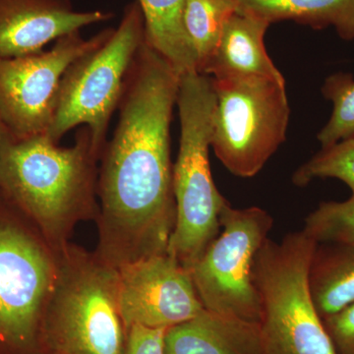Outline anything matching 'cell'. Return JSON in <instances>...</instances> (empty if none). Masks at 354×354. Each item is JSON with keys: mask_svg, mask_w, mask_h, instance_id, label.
<instances>
[{"mask_svg": "<svg viewBox=\"0 0 354 354\" xmlns=\"http://www.w3.org/2000/svg\"><path fill=\"white\" fill-rule=\"evenodd\" d=\"M180 76L146 41L128 72L97 180L95 253L116 269L167 253L176 218L171 123Z\"/></svg>", "mask_w": 354, "mask_h": 354, "instance_id": "1", "label": "cell"}, {"mask_svg": "<svg viewBox=\"0 0 354 354\" xmlns=\"http://www.w3.org/2000/svg\"><path fill=\"white\" fill-rule=\"evenodd\" d=\"M100 160L87 127L78 130L71 147H58L46 134L13 139L6 130L0 193L60 250L80 221H97Z\"/></svg>", "mask_w": 354, "mask_h": 354, "instance_id": "2", "label": "cell"}, {"mask_svg": "<svg viewBox=\"0 0 354 354\" xmlns=\"http://www.w3.org/2000/svg\"><path fill=\"white\" fill-rule=\"evenodd\" d=\"M176 106L180 118L178 156L172 171L176 218L167 253L190 270L221 232L227 200L209 167L216 93L211 76L183 74Z\"/></svg>", "mask_w": 354, "mask_h": 354, "instance_id": "3", "label": "cell"}, {"mask_svg": "<svg viewBox=\"0 0 354 354\" xmlns=\"http://www.w3.org/2000/svg\"><path fill=\"white\" fill-rule=\"evenodd\" d=\"M118 270L94 253L67 244L46 307V354H123L127 330L118 302Z\"/></svg>", "mask_w": 354, "mask_h": 354, "instance_id": "4", "label": "cell"}, {"mask_svg": "<svg viewBox=\"0 0 354 354\" xmlns=\"http://www.w3.org/2000/svg\"><path fill=\"white\" fill-rule=\"evenodd\" d=\"M318 243L304 230L268 237L253 266L264 354H337L312 299L309 269Z\"/></svg>", "mask_w": 354, "mask_h": 354, "instance_id": "5", "label": "cell"}, {"mask_svg": "<svg viewBox=\"0 0 354 354\" xmlns=\"http://www.w3.org/2000/svg\"><path fill=\"white\" fill-rule=\"evenodd\" d=\"M58 270V250L0 198V354H46L43 325Z\"/></svg>", "mask_w": 354, "mask_h": 354, "instance_id": "6", "label": "cell"}, {"mask_svg": "<svg viewBox=\"0 0 354 354\" xmlns=\"http://www.w3.org/2000/svg\"><path fill=\"white\" fill-rule=\"evenodd\" d=\"M145 41L139 2L124 8L116 29L99 46L74 60L60 81L53 121L46 135L58 144L69 130L87 127L100 157L109 122L118 109L133 60Z\"/></svg>", "mask_w": 354, "mask_h": 354, "instance_id": "7", "label": "cell"}, {"mask_svg": "<svg viewBox=\"0 0 354 354\" xmlns=\"http://www.w3.org/2000/svg\"><path fill=\"white\" fill-rule=\"evenodd\" d=\"M212 79L211 147L230 174L250 178L286 141L290 115L286 83L262 77Z\"/></svg>", "mask_w": 354, "mask_h": 354, "instance_id": "8", "label": "cell"}, {"mask_svg": "<svg viewBox=\"0 0 354 354\" xmlns=\"http://www.w3.org/2000/svg\"><path fill=\"white\" fill-rule=\"evenodd\" d=\"M220 223L221 232L189 270L198 297L208 311L259 325L262 308L253 266L274 218L259 207L235 209L227 201Z\"/></svg>", "mask_w": 354, "mask_h": 354, "instance_id": "9", "label": "cell"}, {"mask_svg": "<svg viewBox=\"0 0 354 354\" xmlns=\"http://www.w3.org/2000/svg\"><path fill=\"white\" fill-rule=\"evenodd\" d=\"M113 30H102L88 39L80 31L74 32L38 55L0 57V120L11 138L46 134L67 67L102 43Z\"/></svg>", "mask_w": 354, "mask_h": 354, "instance_id": "10", "label": "cell"}, {"mask_svg": "<svg viewBox=\"0 0 354 354\" xmlns=\"http://www.w3.org/2000/svg\"><path fill=\"white\" fill-rule=\"evenodd\" d=\"M118 270V302L127 330L135 325L167 330L205 309L189 270L167 253Z\"/></svg>", "mask_w": 354, "mask_h": 354, "instance_id": "11", "label": "cell"}, {"mask_svg": "<svg viewBox=\"0 0 354 354\" xmlns=\"http://www.w3.org/2000/svg\"><path fill=\"white\" fill-rule=\"evenodd\" d=\"M113 17L76 11L71 0H0V57L38 55L51 41Z\"/></svg>", "mask_w": 354, "mask_h": 354, "instance_id": "12", "label": "cell"}, {"mask_svg": "<svg viewBox=\"0 0 354 354\" xmlns=\"http://www.w3.org/2000/svg\"><path fill=\"white\" fill-rule=\"evenodd\" d=\"M270 23L235 11L225 23L205 75L214 79L262 77L286 83L266 50L264 38Z\"/></svg>", "mask_w": 354, "mask_h": 354, "instance_id": "13", "label": "cell"}, {"mask_svg": "<svg viewBox=\"0 0 354 354\" xmlns=\"http://www.w3.org/2000/svg\"><path fill=\"white\" fill-rule=\"evenodd\" d=\"M164 354H264L260 327L204 309L165 330Z\"/></svg>", "mask_w": 354, "mask_h": 354, "instance_id": "14", "label": "cell"}, {"mask_svg": "<svg viewBox=\"0 0 354 354\" xmlns=\"http://www.w3.org/2000/svg\"><path fill=\"white\" fill-rule=\"evenodd\" d=\"M236 10L268 23L290 20L313 29L334 27L342 39H354V0H232Z\"/></svg>", "mask_w": 354, "mask_h": 354, "instance_id": "15", "label": "cell"}, {"mask_svg": "<svg viewBox=\"0 0 354 354\" xmlns=\"http://www.w3.org/2000/svg\"><path fill=\"white\" fill-rule=\"evenodd\" d=\"M309 288L325 319L354 301V243H318L309 269Z\"/></svg>", "mask_w": 354, "mask_h": 354, "instance_id": "16", "label": "cell"}, {"mask_svg": "<svg viewBox=\"0 0 354 354\" xmlns=\"http://www.w3.org/2000/svg\"><path fill=\"white\" fill-rule=\"evenodd\" d=\"M145 23V41L180 75L197 72L196 59L186 36V0H137Z\"/></svg>", "mask_w": 354, "mask_h": 354, "instance_id": "17", "label": "cell"}, {"mask_svg": "<svg viewBox=\"0 0 354 354\" xmlns=\"http://www.w3.org/2000/svg\"><path fill=\"white\" fill-rule=\"evenodd\" d=\"M235 11L232 0H186L183 26L196 59L198 73H204L223 27Z\"/></svg>", "mask_w": 354, "mask_h": 354, "instance_id": "18", "label": "cell"}, {"mask_svg": "<svg viewBox=\"0 0 354 354\" xmlns=\"http://www.w3.org/2000/svg\"><path fill=\"white\" fill-rule=\"evenodd\" d=\"M322 94L333 104L329 121L317 135L322 148L354 137V78L351 74H333L326 79Z\"/></svg>", "mask_w": 354, "mask_h": 354, "instance_id": "19", "label": "cell"}, {"mask_svg": "<svg viewBox=\"0 0 354 354\" xmlns=\"http://www.w3.org/2000/svg\"><path fill=\"white\" fill-rule=\"evenodd\" d=\"M317 178H335L354 193V137L321 149L314 157L298 167L292 183L304 187Z\"/></svg>", "mask_w": 354, "mask_h": 354, "instance_id": "20", "label": "cell"}, {"mask_svg": "<svg viewBox=\"0 0 354 354\" xmlns=\"http://www.w3.org/2000/svg\"><path fill=\"white\" fill-rule=\"evenodd\" d=\"M302 230L317 243H354V193L346 201L321 203Z\"/></svg>", "mask_w": 354, "mask_h": 354, "instance_id": "21", "label": "cell"}, {"mask_svg": "<svg viewBox=\"0 0 354 354\" xmlns=\"http://www.w3.org/2000/svg\"><path fill=\"white\" fill-rule=\"evenodd\" d=\"M323 323L337 354H354V301Z\"/></svg>", "mask_w": 354, "mask_h": 354, "instance_id": "22", "label": "cell"}, {"mask_svg": "<svg viewBox=\"0 0 354 354\" xmlns=\"http://www.w3.org/2000/svg\"><path fill=\"white\" fill-rule=\"evenodd\" d=\"M165 330L132 326L127 330L123 354H164Z\"/></svg>", "mask_w": 354, "mask_h": 354, "instance_id": "23", "label": "cell"}, {"mask_svg": "<svg viewBox=\"0 0 354 354\" xmlns=\"http://www.w3.org/2000/svg\"><path fill=\"white\" fill-rule=\"evenodd\" d=\"M4 131H6V128H4L3 124H2L1 120H0V138H1Z\"/></svg>", "mask_w": 354, "mask_h": 354, "instance_id": "24", "label": "cell"}, {"mask_svg": "<svg viewBox=\"0 0 354 354\" xmlns=\"http://www.w3.org/2000/svg\"><path fill=\"white\" fill-rule=\"evenodd\" d=\"M2 195H1V193H0V198H1Z\"/></svg>", "mask_w": 354, "mask_h": 354, "instance_id": "25", "label": "cell"}]
</instances>
